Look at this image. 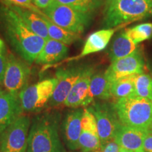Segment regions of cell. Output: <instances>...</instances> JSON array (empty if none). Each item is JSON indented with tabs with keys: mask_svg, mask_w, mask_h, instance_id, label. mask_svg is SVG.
<instances>
[{
	"mask_svg": "<svg viewBox=\"0 0 152 152\" xmlns=\"http://www.w3.org/2000/svg\"><path fill=\"white\" fill-rule=\"evenodd\" d=\"M0 22L6 36L16 53L28 64L35 61L46 39L30 30L10 7L0 6Z\"/></svg>",
	"mask_w": 152,
	"mask_h": 152,
	"instance_id": "obj_1",
	"label": "cell"
},
{
	"mask_svg": "<svg viewBox=\"0 0 152 152\" xmlns=\"http://www.w3.org/2000/svg\"><path fill=\"white\" fill-rule=\"evenodd\" d=\"M58 114L34 119L28 138L27 152H65L58 134Z\"/></svg>",
	"mask_w": 152,
	"mask_h": 152,
	"instance_id": "obj_2",
	"label": "cell"
},
{
	"mask_svg": "<svg viewBox=\"0 0 152 152\" xmlns=\"http://www.w3.org/2000/svg\"><path fill=\"white\" fill-rule=\"evenodd\" d=\"M151 9L152 0H118L105 5L104 25L107 28L123 27L144 18Z\"/></svg>",
	"mask_w": 152,
	"mask_h": 152,
	"instance_id": "obj_3",
	"label": "cell"
},
{
	"mask_svg": "<svg viewBox=\"0 0 152 152\" xmlns=\"http://www.w3.org/2000/svg\"><path fill=\"white\" fill-rule=\"evenodd\" d=\"M113 104L121 124L150 131L152 123L151 101L134 95L118 99Z\"/></svg>",
	"mask_w": 152,
	"mask_h": 152,
	"instance_id": "obj_4",
	"label": "cell"
},
{
	"mask_svg": "<svg viewBox=\"0 0 152 152\" xmlns=\"http://www.w3.org/2000/svg\"><path fill=\"white\" fill-rule=\"evenodd\" d=\"M42 12L54 24L70 32L84 33L92 19V14L81 12L54 0Z\"/></svg>",
	"mask_w": 152,
	"mask_h": 152,
	"instance_id": "obj_5",
	"label": "cell"
},
{
	"mask_svg": "<svg viewBox=\"0 0 152 152\" xmlns=\"http://www.w3.org/2000/svg\"><path fill=\"white\" fill-rule=\"evenodd\" d=\"M57 83L56 77H53L25 87L18 94L23 111L34 112L45 107L52 98Z\"/></svg>",
	"mask_w": 152,
	"mask_h": 152,
	"instance_id": "obj_6",
	"label": "cell"
},
{
	"mask_svg": "<svg viewBox=\"0 0 152 152\" xmlns=\"http://www.w3.org/2000/svg\"><path fill=\"white\" fill-rule=\"evenodd\" d=\"M87 108L96 119L102 146L113 140L117 131L122 125L120 122L114 104L96 102Z\"/></svg>",
	"mask_w": 152,
	"mask_h": 152,
	"instance_id": "obj_7",
	"label": "cell"
},
{
	"mask_svg": "<svg viewBox=\"0 0 152 152\" xmlns=\"http://www.w3.org/2000/svg\"><path fill=\"white\" fill-rule=\"evenodd\" d=\"M30 121L20 115L6 130L0 140V152H27Z\"/></svg>",
	"mask_w": 152,
	"mask_h": 152,
	"instance_id": "obj_8",
	"label": "cell"
},
{
	"mask_svg": "<svg viewBox=\"0 0 152 152\" xmlns=\"http://www.w3.org/2000/svg\"><path fill=\"white\" fill-rule=\"evenodd\" d=\"M31 73V68L25 61L18 59L13 54H9L3 85L6 91L18 95L26 87Z\"/></svg>",
	"mask_w": 152,
	"mask_h": 152,
	"instance_id": "obj_9",
	"label": "cell"
},
{
	"mask_svg": "<svg viewBox=\"0 0 152 152\" xmlns=\"http://www.w3.org/2000/svg\"><path fill=\"white\" fill-rule=\"evenodd\" d=\"M145 61L142 47H137L129 56L112 62L105 74L111 83L117 80L133 75L144 73Z\"/></svg>",
	"mask_w": 152,
	"mask_h": 152,
	"instance_id": "obj_10",
	"label": "cell"
},
{
	"mask_svg": "<svg viewBox=\"0 0 152 152\" xmlns=\"http://www.w3.org/2000/svg\"><path fill=\"white\" fill-rule=\"evenodd\" d=\"M87 66H73L66 68H61L56 73L58 80L56 88L49 101V104L57 106L64 104L74 85L78 80Z\"/></svg>",
	"mask_w": 152,
	"mask_h": 152,
	"instance_id": "obj_11",
	"label": "cell"
},
{
	"mask_svg": "<svg viewBox=\"0 0 152 152\" xmlns=\"http://www.w3.org/2000/svg\"><path fill=\"white\" fill-rule=\"evenodd\" d=\"M79 149L83 152L101 151L102 150V143L99 135L96 119L88 108L84 109L82 119Z\"/></svg>",
	"mask_w": 152,
	"mask_h": 152,
	"instance_id": "obj_12",
	"label": "cell"
},
{
	"mask_svg": "<svg viewBox=\"0 0 152 152\" xmlns=\"http://www.w3.org/2000/svg\"><path fill=\"white\" fill-rule=\"evenodd\" d=\"M94 68L87 66L84 73L72 88L64 102V106L77 109L80 106H88L92 103L89 94L91 78L94 75Z\"/></svg>",
	"mask_w": 152,
	"mask_h": 152,
	"instance_id": "obj_13",
	"label": "cell"
},
{
	"mask_svg": "<svg viewBox=\"0 0 152 152\" xmlns=\"http://www.w3.org/2000/svg\"><path fill=\"white\" fill-rule=\"evenodd\" d=\"M23 111L18 95L6 90L0 92V140L6 130L22 115Z\"/></svg>",
	"mask_w": 152,
	"mask_h": 152,
	"instance_id": "obj_14",
	"label": "cell"
},
{
	"mask_svg": "<svg viewBox=\"0 0 152 152\" xmlns=\"http://www.w3.org/2000/svg\"><path fill=\"white\" fill-rule=\"evenodd\" d=\"M84 109H75L68 112L63 122V136L67 147L71 151L79 149V139L82 129Z\"/></svg>",
	"mask_w": 152,
	"mask_h": 152,
	"instance_id": "obj_15",
	"label": "cell"
},
{
	"mask_svg": "<svg viewBox=\"0 0 152 152\" xmlns=\"http://www.w3.org/2000/svg\"><path fill=\"white\" fill-rule=\"evenodd\" d=\"M149 132L121 125L114 140L123 149L133 152H144V141Z\"/></svg>",
	"mask_w": 152,
	"mask_h": 152,
	"instance_id": "obj_16",
	"label": "cell"
},
{
	"mask_svg": "<svg viewBox=\"0 0 152 152\" xmlns=\"http://www.w3.org/2000/svg\"><path fill=\"white\" fill-rule=\"evenodd\" d=\"M121 27L122 26L114 28H106L92 33L85 41L80 54L77 56L69 58L68 61L79 60L80 58H83L87 55L104 50L109 45L115 32Z\"/></svg>",
	"mask_w": 152,
	"mask_h": 152,
	"instance_id": "obj_17",
	"label": "cell"
},
{
	"mask_svg": "<svg viewBox=\"0 0 152 152\" xmlns=\"http://www.w3.org/2000/svg\"><path fill=\"white\" fill-rule=\"evenodd\" d=\"M68 51V47L65 44L49 38L35 62L41 65L56 64L67 56Z\"/></svg>",
	"mask_w": 152,
	"mask_h": 152,
	"instance_id": "obj_18",
	"label": "cell"
},
{
	"mask_svg": "<svg viewBox=\"0 0 152 152\" xmlns=\"http://www.w3.org/2000/svg\"><path fill=\"white\" fill-rule=\"evenodd\" d=\"M21 18L26 26L33 33L45 39H48L49 34L47 25L42 17L30 9L18 7H9Z\"/></svg>",
	"mask_w": 152,
	"mask_h": 152,
	"instance_id": "obj_19",
	"label": "cell"
},
{
	"mask_svg": "<svg viewBox=\"0 0 152 152\" xmlns=\"http://www.w3.org/2000/svg\"><path fill=\"white\" fill-rule=\"evenodd\" d=\"M137 49V45L133 43L125 33L121 32L114 37L109 50V56L111 62L121 59L130 55Z\"/></svg>",
	"mask_w": 152,
	"mask_h": 152,
	"instance_id": "obj_20",
	"label": "cell"
},
{
	"mask_svg": "<svg viewBox=\"0 0 152 152\" xmlns=\"http://www.w3.org/2000/svg\"><path fill=\"white\" fill-rule=\"evenodd\" d=\"M35 13L42 18L47 25L49 37L51 39L59 41L66 45H70L80 38V34L70 32L54 24L39 9H38Z\"/></svg>",
	"mask_w": 152,
	"mask_h": 152,
	"instance_id": "obj_21",
	"label": "cell"
},
{
	"mask_svg": "<svg viewBox=\"0 0 152 152\" xmlns=\"http://www.w3.org/2000/svg\"><path fill=\"white\" fill-rule=\"evenodd\" d=\"M112 83L107 78L105 73L94 74L90 85V99L94 102V99L108 100L112 97L111 87Z\"/></svg>",
	"mask_w": 152,
	"mask_h": 152,
	"instance_id": "obj_22",
	"label": "cell"
},
{
	"mask_svg": "<svg viewBox=\"0 0 152 152\" xmlns=\"http://www.w3.org/2000/svg\"><path fill=\"white\" fill-rule=\"evenodd\" d=\"M137 75L122 77L112 83L111 92L112 97L120 99L128 97L135 95V79Z\"/></svg>",
	"mask_w": 152,
	"mask_h": 152,
	"instance_id": "obj_23",
	"label": "cell"
},
{
	"mask_svg": "<svg viewBox=\"0 0 152 152\" xmlns=\"http://www.w3.org/2000/svg\"><path fill=\"white\" fill-rule=\"evenodd\" d=\"M125 33L135 45L142 42L147 40L152 37V23H144L129 28L125 30Z\"/></svg>",
	"mask_w": 152,
	"mask_h": 152,
	"instance_id": "obj_24",
	"label": "cell"
},
{
	"mask_svg": "<svg viewBox=\"0 0 152 152\" xmlns=\"http://www.w3.org/2000/svg\"><path fill=\"white\" fill-rule=\"evenodd\" d=\"M62 4L81 12L94 14L103 4L104 0H56Z\"/></svg>",
	"mask_w": 152,
	"mask_h": 152,
	"instance_id": "obj_25",
	"label": "cell"
},
{
	"mask_svg": "<svg viewBox=\"0 0 152 152\" xmlns=\"http://www.w3.org/2000/svg\"><path fill=\"white\" fill-rule=\"evenodd\" d=\"M135 95L152 102V77L147 73L137 75L135 79Z\"/></svg>",
	"mask_w": 152,
	"mask_h": 152,
	"instance_id": "obj_26",
	"label": "cell"
},
{
	"mask_svg": "<svg viewBox=\"0 0 152 152\" xmlns=\"http://www.w3.org/2000/svg\"><path fill=\"white\" fill-rule=\"evenodd\" d=\"M1 3L7 7H18L33 10L36 6L34 5L33 0H1Z\"/></svg>",
	"mask_w": 152,
	"mask_h": 152,
	"instance_id": "obj_27",
	"label": "cell"
},
{
	"mask_svg": "<svg viewBox=\"0 0 152 152\" xmlns=\"http://www.w3.org/2000/svg\"><path fill=\"white\" fill-rule=\"evenodd\" d=\"M7 57L6 49L0 52V83H3L4 77L6 71V68L7 66Z\"/></svg>",
	"mask_w": 152,
	"mask_h": 152,
	"instance_id": "obj_28",
	"label": "cell"
},
{
	"mask_svg": "<svg viewBox=\"0 0 152 152\" xmlns=\"http://www.w3.org/2000/svg\"><path fill=\"white\" fill-rule=\"evenodd\" d=\"M120 149L121 147L113 139L102 146L101 152H120Z\"/></svg>",
	"mask_w": 152,
	"mask_h": 152,
	"instance_id": "obj_29",
	"label": "cell"
},
{
	"mask_svg": "<svg viewBox=\"0 0 152 152\" xmlns=\"http://www.w3.org/2000/svg\"><path fill=\"white\" fill-rule=\"evenodd\" d=\"M144 152H152V132L149 131L144 141Z\"/></svg>",
	"mask_w": 152,
	"mask_h": 152,
	"instance_id": "obj_30",
	"label": "cell"
},
{
	"mask_svg": "<svg viewBox=\"0 0 152 152\" xmlns=\"http://www.w3.org/2000/svg\"><path fill=\"white\" fill-rule=\"evenodd\" d=\"M34 5L36 6L39 9H43L47 8L54 0H33Z\"/></svg>",
	"mask_w": 152,
	"mask_h": 152,
	"instance_id": "obj_31",
	"label": "cell"
},
{
	"mask_svg": "<svg viewBox=\"0 0 152 152\" xmlns=\"http://www.w3.org/2000/svg\"><path fill=\"white\" fill-rule=\"evenodd\" d=\"M6 49V47H5V45L4 43V42L2 39L0 38V52H1V51L4 50Z\"/></svg>",
	"mask_w": 152,
	"mask_h": 152,
	"instance_id": "obj_32",
	"label": "cell"
},
{
	"mask_svg": "<svg viewBox=\"0 0 152 152\" xmlns=\"http://www.w3.org/2000/svg\"><path fill=\"white\" fill-rule=\"evenodd\" d=\"M118 1V0H105L106 4H109L115 2V1Z\"/></svg>",
	"mask_w": 152,
	"mask_h": 152,
	"instance_id": "obj_33",
	"label": "cell"
},
{
	"mask_svg": "<svg viewBox=\"0 0 152 152\" xmlns=\"http://www.w3.org/2000/svg\"><path fill=\"white\" fill-rule=\"evenodd\" d=\"M148 68H149V71L150 72V73H151V77H152V64H149L147 66Z\"/></svg>",
	"mask_w": 152,
	"mask_h": 152,
	"instance_id": "obj_34",
	"label": "cell"
},
{
	"mask_svg": "<svg viewBox=\"0 0 152 152\" xmlns=\"http://www.w3.org/2000/svg\"><path fill=\"white\" fill-rule=\"evenodd\" d=\"M120 152H133L132 151H130V150L123 149V148L121 147V149H120Z\"/></svg>",
	"mask_w": 152,
	"mask_h": 152,
	"instance_id": "obj_35",
	"label": "cell"
},
{
	"mask_svg": "<svg viewBox=\"0 0 152 152\" xmlns=\"http://www.w3.org/2000/svg\"><path fill=\"white\" fill-rule=\"evenodd\" d=\"M71 152H79V151H71ZM80 152H83V151H80ZM90 152H101V151H90Z\"/></svg>",
	"mask_w": 152,
	"mask_h": 152,
	"instance_id": "obj_36",
	"label": "cell"
},
{
	"mask_svg": "<svg viewBox=\"0 0 152 152\" xmlns=\"http://www.w3.org/2000/svg\"><path fill=\"white\" fill-rule=\"evenodd\" d=\"M150 131H151V132H152V123H151V128H150Z\"/></svg>",
	"mask_w": 152,
	"mask_h": 152,
	"instance_id": "obj_37",
	"label": "cell"
},
{
	"mask_svg": "<svg viewBox=\"0 0 152 152\" xmlns=\"http://www.w3.org/2000/svg\"><path fill=\"white\" fill-rule=\"evenodd\" d=\"M150 14H151L152 15V9H151V11H150Z\"/></svg>",
	"mask_w": 152,
	"mask_h": 152,
	"instance_id": "obj_38",
	"label": "cell"
},
{
	"mask_svg": "<svg viewBox=\"0 0 152 152\" xmlns=\"http://www.w3.org/2000/svg\"><path fill=\"white\" fill-rule=\"evenodd\" d=\"M0 92H1V90H0Z\"/></svg>",
	"mask_w": 152,
	"mask_h": 152,
	"instance_id": "obj_39",
	"label": "cell"
}]
</instances>
